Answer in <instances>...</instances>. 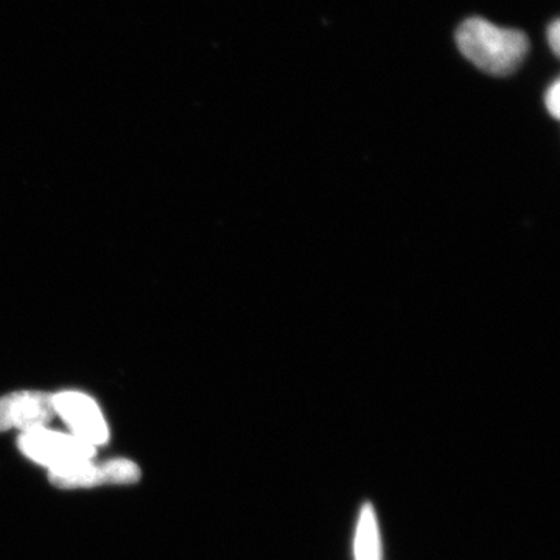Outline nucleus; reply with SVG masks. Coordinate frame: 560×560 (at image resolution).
<instances>
[{
	"label": "nucleus",
	"mask_w": 560,
	"mask_h": 560,
	"mask_svg": "<svg viewBox=\"0 0 560 560\" xmlns=\"http://www.w3.org/2000/svg\"><path fill=\"white\" fill-rule=\"evenodd\" d=\"M460 54L490 75H511L521 68L529 50L525 33L501 28L492 22L471 18L456 33Z\"/></svg>",
	"instance_id": "obj_1"
},
{
	"label": "nucleus",
	"mask_w": 560,
	"mask_h": 560,
	"mask_svg": "<svg viewBox=\"0 0 560 560\" xmlns=\"http://www.w3.org/2000/svg\"><path fill=\"white\" fill-rule=\"evenodd\" d=\"M21 451L28 458L49 467L50 471H62L80 466L94 458L95 447L75 434L51 431L46 427L24 431L20 438Z\"/></svg>",
	"instance_id": "obj_2"
},
{
	"label": "nucleus",
	"mask_w": 560,
	"mask_h": 560,
	"mask_svg": "<svg viewBox=\"0 0 560 560\" xmlns=\"http://www.w3.org/2000/svg\"><path fill=\"white\" fill-rule=\"evenodd\" d=\"M54 408L80 440L86 441L94 447L106 444L108 441V425L101 408L86 394L75 393V390L58 394L54 396Z\"/></svg>",
	"instance_id": "obj_3"
},
{
	"label": "nucleus",
	"mask_w": 560,
	"mask_h": 560,
	"mask_svg": "<svg viewBox=\"0 0 560 560\" xmlns=\"http://www.w3.org/2000/svg\"><path fill=\"white\" fill-rule=\"evenodd\" d=\"M54 397L38 390H21L0 399V431L46 427L54 418Z\"/></svg>",
	"instance_id": "obj_4"
},
{
	"label": "nucleus",
	"mask_w": 560,
	"mask_h": 560,
	"mask_svg": "<svg viewBox=\"0 0 560 560\" xmlns=\"http://www.w3.org/2000/svg\"><path fill=\"white\" fill-rule=\"evenodd\" d=\"M140 470L128 459H114L102 466L91 460L62 471H50V481L58 488H92L97 485H131L139 481Z\"/></svg>",
	"instance_id": "obj_5"
},
{
	"label": "nucleus",
	"mask_w": 560,
	"mask_h": 560,
	"mask_svg": "<svg viewBox=\"0 0 560 560\" xmlns=\"http://www.w3.org/2000/svg\"><path fill=\"white\" fill-rule=\"evenodd\" d=\"M355 560H381V530L372 504H364L355 533Z\"/></svg>",
	"instance_id": "obj_6"
},
{
	"label": "nucleus",
	"mask_w": 560,
	"mask_h": 560,
	"mask_svg": "<svg viewBox=\"0 0 560 560\" xmlns=\"http://www.w3.org/2000/svg\"><path fill=\"white\" fill-rule=\"evenodd\" d=\"M545 105H547L548 113L551 114L555 119H559L560 116V83L556 80L555 83L548 88L547 95H545Z\"/></svg>",
	"instance_id": "obj_7"
},
{
	"label": "nucleus",
	"mask_w": 560,
	"mask_h": 560,
	"mask_svg": "<svg viewBox=\"0 0 560 560\" xmlns=\"http://www.w3.org/2000/svg\"><path fill=\"white\" fill-rule=\"evenodd\" d=\"M548 44H550L555 55H559L560 50V22L555 21L548 28Z\"/></svg>",
	"instance_id": "obj_8"
}]
</instances>
